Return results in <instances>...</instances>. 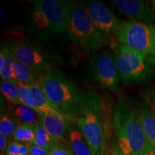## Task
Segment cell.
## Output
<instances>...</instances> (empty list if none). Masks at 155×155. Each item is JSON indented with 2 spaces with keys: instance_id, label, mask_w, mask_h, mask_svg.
I'll return each instance as SVG.
<instances>
[{
  "instance_id": "obj_22",
  "label": "cell",
  "mask_w": 155,
  "mask_h": 155,
  "mask_svg": "<svg viewBox=\"0 0 155 155\" xmlns=\"http://www.w3.org/2000/svg\"><path fill=\"white\" fill-rule=\"evenodd\" d=\"M1 91L6 99L11 104H21L17 82L12 81H2Z\"/></svg>"
},
{
  "instance_id": "obj_18",
  "label": "cell",
  "mask_w": 155,
  "mask_h": 155,
  "mask_svg": "<svg viewBox=\"0 0 155 155\" xmlns=\"http://www.w3.org/2000/svg\"><path fill=\"white\" fill-rule=\"evenodd\" d=\"M68 145L74 155H94L86 139L81 131L73 129L68 134Z\"/></svg>"
},
{
  "instance_id": "obj_7",
  "label": "cell",
  "mask_w": 155,
  "mask_h": 155,
  "mask_svg": "<svg viewBox=\"0 0 155 155\" xmlns=\"http://www.w3.org/2000/svg\"><path fill=\"white\" fill-rule=\"evenodd\" d=\"M116 38L123 45L148 59L155 47V26L131 21L124 22Z\"/></svg>"
},
{
  "instance_id": "obj_6",
  "label": "cell",
  "mask_w": 155,
  "mask_h": 155,
  "mask_svg": "<svg viewBox=\"0 0 155 155\" xmlns=\"http://www.w3.org/2000/svg\"><path fill=\"white\" fill-rule=\"evenodd\" d=\"M71 2L62 0H38L33 3L32 17L35 24L41 30L54 34L67 32Z\"/></svg>"
},
{
  "instance_id": "obj_10",
  "label": "cell",
  "mask_w": 155,
  "mask_h": 155,
  "mask_svg": "<svg viewBox=\"0 0 155 155\" xmlns=\"http://www.w3.org/2000/svg\"><path fill=\"white\" fill-rule=\"evenodd\" d=\"M94 69L97 80L101 86L111 92L119 88V73L114 56L108 50H104L94 59Z\"/></svg>"
},
{
  "instance_id": "obj_23",
  "label": "cell",
  "mask_w": 155,
  "mask_h": 155,
  "mask_svg": "<svg viewBox=\"0 0 155 155\" xmlns=\"http://www.w3.org/2000/svg\"><path fill=\"white\" fill-rule=\"evenodd\" d=\"M5 155H30V152L26 144L14 141L9 144Z\"/></svg>"
},
{
  "instance_id": "obj_8",
  "label": "cell",
  "mask_w": 155,
  "mask_h": 155,
  "mask_svg": "<svg viewBox=\"0 0 155 155\" xmlns=\"http://www.w3.org/2000/svg\"><path fill=\"white\" fill-rule=\"evenodd\" d=\"M87 9L95 28L101 36L104 43L116 37L122 22L108 7L101 2L91 1L86 4Z\"/></svg>"
},
{
  "instance_id": "obj_13",
  "label": "cell",
  "mask_w": 155,
  "mask_h": 155,
  "mask_svg": "<svg viewBox=\"0 0 155 155\" xmlns=\"http://www.w3.org/2000/svg\"><path fill=\"white\" fill-rule=\"evenodd\" d=\"M40 82L30 85L28 106L35 110L40 116L50 113H61L48 98Z\"/></svg>"
},
{
  "instance_id": "obj_25",
  "label": "cell",
  "mask_w": 155,
  "mask_h": 155,
  "mask_svg": "<svg viewBox=\"0 0 155 155\" xmlns=\"http://www.w3.org/2000/svg\"><path fill=\"white\" fill-rule=\"evenodd\" d=\"M29 149L30 155H48L49 152L47 150H45L41 147H39L33 144H26Z\"/></svg>"
},
{
  "instance_id": "obj_29",
  "label": "cell",
  "mask_w": 155,
  "mask_h": 155,
  "mask_svg": "<svg viewBox=\"0 0 155 155\" xmlns=\"http://www.w3.org/2000/svg\"><path fill=\"white\" fill-rule=\"evenodd\" d=\"M148 62L155 69V55H151L148 58Z\"/></svg>"
},
{
  "instance_id": "obj_21",
  "label": "cell",
  "mask_w": 155,
  "mask_h": 155,
  "mask_svg": "<svg viewBox=\"0 0 155 155\" xmlns=\"http://www.w3.org/2000/svg\"><path fill=\"white\" fill-rule=\"evenodd\" d=\"M35 137V129L34 125L21 124H19L13 138L15 141L26 144H33Z\"/></svg>"
},
{
  "instance_id": "obj_14",
  "label": "cell",
  "mask_w": 155,
  "mask_h": 155,
  "mask_svg": "<svg viewBox=\"0 0 155 155\" xmlns=\"http://www.w3.org/2000/svg\"><path fill=\"white\" fill-rule=\"evenodd\" d=\"M8 111L17 120L19 124H27L35 126L41 123V118L39 114L28 106L19 104H9Z\"/></svg>"
},
{
  "instance_id": "obj_20",
  "label": "cell",
  "mask_w": 155,
  "mask_h": 155,
  "mask_svg": "<svg viewBox=\"0 0 155 155\" xmlns=\"http://www.w3.org/2000/svg\"><path fill=\"white\" fill-rule=\"evenodd\" d=\"M35 137L33 144L48 151H50L55 144H57V142L46 131L42 123L35 126Z\"/></svg>"
},
{
  "instance_id": "obj_2",
  "label": "cell",
  "mask_w": 155,
  "mask_h": 155,
  "mask_svg": "<svg viewBox=\"0 0 155 155\" xmlns=\"http://www.w3.org/2000/svg\"><path fill=\"white\" fill-rule=\"evenodd\" d=\"M101 104V98L96 93H83L75 117L94 155L100 154L104 148V137Z\"/></svg>"
},
{
  "instance_id": "obj_17",
  "label": "cell",
  "mask_w": 155,
  "mask_h": 155,
  "mask_svg": "<svg viewBox=\"0 0 155 155\" xmlns=\"http://www.w3.org/2000/svg\"><path fill=\"white\" fill-rule=\"evenodd\" d=\"M41 73L32 68L16 61L14 67V78L15 82L31 85L40 82Z\"/></svg>"
},
{
  "instance_id": "obj_30",
  "label": "cell",
  "mask_w": 155,
  "mask_h": 155,
  "mask_svg": "<svg viewBox=\"0 0 155 155\" xmlns=\"http://www.w3.org/2000/svg\"><path fill=\"white\" fill-rule=\"evenodd\" d=\"M143 155H155V150L153 149L152 147H150Z\"/></svg>"
},
{
  "instance_id": "obj_5",
  "label": "cell",
  "mask_w": 155,
  "mask_h": 155,
  "mask_svg": "<svg viewBox=\"0 0 155 155\" xmlns=\"http://www.w3.org/2000/svg\"><path fill=\"white\" fill-rule=\"evenodd\" d=\"M111 47L114 51V59L119 76L122 82L141 83L147 80L152 71L147 58L118 41H113Z\"/></svg>"
},
{
  "instance_id": "obj_15",
  "label": "cell",
  "mask_w": 155,
  "mask_h": 155,
  "mask_svg": "<svg viewBox=\"0 0 155 155\" xmlns=\"http://www.w3.org/2000/svg\"><path fill=\"white\" fill-rule=\"evenodd\" d=\"M149 144L155 150V114L150 108L140 106L137 111Z\"/></svg>"
},
{
  "instance_id": "obj_26",
  "label": "cell",
  "mask_w": 155,
  "mask_h": 155,
  "mask_svg": "<svg viewBox=\"0 0 155 155\" xmlns=\"http://www.w3.org/2000/svg\"><path fill=\"white\" fill-rule=\"evenodd\" d=\"M48 155H74L69 150H66L63 147L58 146L55 144L51 150H50Z\"/></svg>"
},
{
  "instance_id": "obj_3",
  "label": "cell",
  "mask_w": 155,
  "mask_h": 155,
  "mask_svg": "<svg viewBox=\"0 0 155 155\" xmlns=\"http://www.w3.org/2000/svg\"><path fill=\"white\" fill-rule=\"evenodd\" d=\"M40 85L50 101L61 114L75 119L82 94L74 83L59 71H48L40 79Z\"/></svg>"
},
{
  "instance_id": "obj_12",
  "label": "cell",
  "mask_w": 155,
  "mask_h": 155,
  "mask_svg": "<svg viewBox=\"0 0 155 155\" xmlns=\"http://www.w3.org/2000/svg\"><path fill=\"white\" fill-rule=\"evenodd\" d=\"M40 118L42 126L56 142L64 140V137L70 128V118L61 113L44 114Z\"/></svg>"
},
{
  "instance_id": "obj_11",
  "label": "cell",
  "mask_w": 155,
  "mask_h": 155,
  "mask_svg": "<svg viewBox=\"0 0 155 155\" xmlns=\"http://www.w3.org/2000/svg\"><path fill=\"white\" fill-rule=\"evenodd\" d=\"M116 7L131 22L147 25L155 23V15L152 7L147 2L137 0H116L113 2Z\"/></svg>"
},
{
  "instance_id": "obj_33",
  "label": "cell",
  "mask_w": 155,
  "mask_h": 155,
  "mask_svg": "<svg viewBox=\"0 0 155 155\" xmlns=\"http://www.w3.org/2000/svg\"><path fill=\"white\" fill-rule=\"evenodd\" d=\"M152 55H155V47H154V50H153V53H152Z\"/></svg>"
},
{
  "instance_id": "obj_27",
  "label": "cell",
  "mask_w": 155,
  "mask_h": 155,
  "mask_svg": "<svg viewBox=\"0 0 155 155\" xmlns=\"http://www.w3.org/2000/svg\"><path fill=\"white\" fill-rule=\"evenodd\" d=\"M9 140V137L0 134V153L1 155L5 154L6 150L8 147V141Z\"/></svg>"
},
{
  "instance_id": "obj_34",
  "label": "cell",
  "mask_w": 155,
  "mask_h": 155,
  "mask_svg": "<svg viewBox=\"0 0 155 155\" xmlns=\"http://www.w3.org/2000/svg\"><path fill=\"white\" fill-rule=\"evenodd\" d=\"M122 155H124V154H122Z\"/></svg>"
},
{
  "instance_id": "obj_9",
  "label": "cell",
  "mask_w": 155,
  "mask_h": 155,
  "mask_svg": "<svg viewBox=\"0 0 155 155\" xmlns=\"http://www.w3.org/2000/svg\"><path fill=\"white\" fill-rule=\"evenodd\" d=\"M7 47L15 60L42 73L49 68V61L44 53L30 43L9 42Z\"/></svg>"
},
{
  "instance_id": "obj_32",
  "label": "cell",
  "mask_w": 155,
  "mask_h": 155,
  "mask_svg": "<svg viewBox=\"0 0 155 155\" xmlns=\"http://www.w3.org/2000/svg\"><path fill=\"white\" fill-rule=\"evenodd\" d=\"M153 97H154V105H155V91L154 92V95H153Z\"/></svg>"
},
{
  "instance_id": "obj_24",
  "label": "cell",
  "mask_w": 155,
  "mask_h": 155,
  "mask_svg": "<svg viewBox=\"0 0 155 155\" xmlns=\"http://www.w3.org/2000/svg\"><path fill=\"white\" fill-rule=\"evenodd\" d=\"M18 87L19 98H20L21 104L28 106V97L30 91V85L25 84L22 83H17Z\"/></svg>"
},
{
  "instance_id": "obj_28",
  "label": "cell",
  "mask_w": 155,
  "mask_h": 155,
  "mask_svg": "<svg viewBox=\"0 0 155 155\" xmlns=\"http://www.w3.org/2000/svg\"><path fill=\"white\" fill-rule=\"evenodd\" d=\"M108 155H122L121 151L119 149V147L114 146L110 150Z\"/></svg>"
},
{
  "instance_id": "obj_31",
  "label": "cell",
  "mask_w": 155,
  "mask_h": 155,
  "mask_svg": "<svg viewBox=\"0 0 155 155\" xmlns=\"http://www.w3.org/2000/svg\"><path fill=\"white\" fill-rule=\"evenodd\" d=\"M151 5H152V9H153V11H154V15H155V0H154V1L151 2Z\"/></svg>"
},
{
  "instance_id": "obj_16",
  "label": "cell",
  "mask_w": 155,
  "mask_h": 155,
  "mask_svg": "<svg viewBox=\"0 0 155 155\" xmlns=\"http://www.w3.org/2000/svg\"><path fill=\"white\" fill-rule=\"evenodd\" d=\"M16 60L7 45L0 50V77L2 81H15L14 67Z\"/></svg>"
},
{
  "instance_id": "obj_19",
  "label": "cell",
  "mask_w": 155,
  "mask_h": 155,
  "mask_svg": "<svg viewBox=\"0 0 155 155\" xmlns=\"http://www.w3.org/2000/svg\"><path fill=\"white\" fill-rule=\"evenodd\" d=\"M19 123L8 110L2 108L0 114V134L10 137L15 134Z\"/></svg>"
},
{
  "instance_id": "obj_4",
  "label": "cell",
  "mask_w": 155,
  "mask_h": 155,
  "mask_svg": "<svg viewBox=\"0 0 155 155\" xmlns=\"http://www.w3.org/2000/svg\"><path fill=\"white\" fill-rule=\"evenodd\" d=\"M67 33L83 53H95L105 44L95 28L86 5L82 2L71 4Z\"/></svg>"
},
{
  "instance_id": "obj_1",
  "label": "cell",
  "mask_w": 155,
  "mask_h": 155,
  "mask_svg": "<svg viewBox=\"0 0 155 155\" xmlns=\"http://www.w3.org/2000/svg\"><path fill=\"white\" fill-rule=\"evenodd\" d=\"M113 124L118 147L124 155H143L151 147L137 112L123 104H116Z\"/></svg>"
}]
</instances>
